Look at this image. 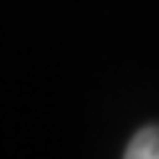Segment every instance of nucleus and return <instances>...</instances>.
Masks as SVG:
<instances>
[{
	"instance_id": "1",
	"label": "nucleus",
	"mask_w": 159,
	"mask_h": 159,
	"mask_svg": "<svg viewBox=\"0 0 159 159\" xmlns=\"http://www.w3.org/2000/svg\"><path fill=\"white\" fill-rule=\"evenodd\" d=\"M127 159H159V127H144L124 150Z\"/></svg>"
}]
</instances>
